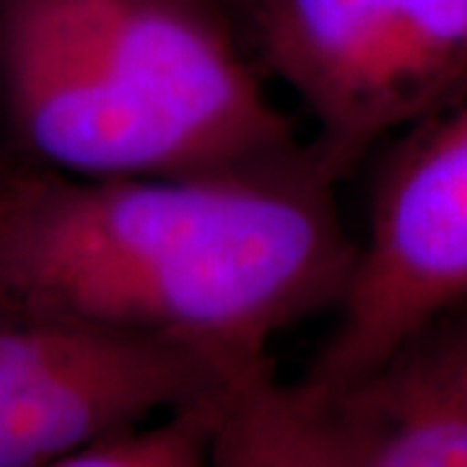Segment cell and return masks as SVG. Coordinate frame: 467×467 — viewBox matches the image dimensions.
<instances>
[{
	"mask_svg": "<svg viewBox=\"0 0 467 467\" xmlns=\"http://www.w3.org/2000/svg\"><path fill=\"white\" fill-rule=\"evenodd\" d=\"M254 371L156 335L0 309V467H45L221 402Z\"/></svg>",
	"mask_w": 467,
	"mask_h": 467,
	"instance_id": "obj_4",
	"label": "cell"
},
{
	"mask_svg": "<svg viewBox=\"0 0 467 467\" xmlns=\"http://www.w3.org/2000/svg\"><path fill=\"white\" fill-rule=\"evenodd\" d=\"M119 86L201 140L221 169H254L309 146L267 97L221 0H36Z\"/></svg>",
	"mask_w": 467,
	"mask_h": 467,
	"instance_id": "obj_5",
	"label": "cell"
},
{
	"mask_svg": "<svg viewBox=\"0 0 467 467\" xmlns=\"http://www.w3.org/2000/svg\"><path fill=\"white\" fill-rule=\"evenodd\" d=\"M0 104L34 167L86 180L226 171L112 81L36 0H0Z\"/></svg>",
	"mask_w": 467,
	"mask_h": 467,
	"instance_id": "obj_6",
	"label": "cell"
},
{
	"mask_svg": "<svg viewBox=\"0 0 467 467\" xmlns=\"http://www.w3.org/2000/svg\"><path fill=\"white\" fill-rule=\"evenodd\" d=\"M226 398L107 436L45 467H208L211 439Z\"/></svg>",
	"mask_w": 467,
	"mask_h": 467,
	"instance_id": "obj_9",
	"label": "cell"
},
{
	"mask_svg": "<svg viewBox=\"0 0 467 467\" xmlns=\"http://www.w3.org/2000/svg\"><path fill=\"white\" fill-rule=\"evenodd\" d=\"M312 150L284 164L86 180L0 169V309L84 319L270 364L346 291L356 236Z\"/></svg>",
	"mask_w": 467,
	"mask_h": 467,
	"instance_id": "obj_1",
	"label": "cell"
},
{
	"mask_svg": "<svg viewBox=\"0 0 467 467\" xmlns=\"http://www.w3.org/2000/svg\"><path fill=\"white\" fill-rule=\"evenodd\" d=\"M467 299V84L395 135L309 382L343 387Z\"/></svg>",
	"mask_w": 467,
	"mask_h": 467,
	"instance_id": "obj_3",
	"label": "cell"
},
{
	"mask_svg": "<svg viewBox=\"0 0 467 467\" xmlns=\"http://www.w3.org/2000/svg\"><path fill=\"white\" fill-rule=\"evenodd\" d=\"M247 11L337 182L467 84V0H250Z\"/></svg>",
	"mask_w": 467,
	"mask_h": 467,
	"instance_id": "obj_2",
	"label": "cell"
},
{
	"mask_svg": "<svg viewBox=\"0 0 467 467\" xmlns=\"http://www.w3.org/2000/svg\"><path fill=\"white\" fill-rule=\"evenodd\" d=\"M208 467H356L325 389L273 367L236 384L218 413Z\"/></svg>",
	"mask_w": 467,
	"mask_h": 467,
	"instance_id": "obj_8",
	"label": "cell"
},
{
	"mask_svg": "<svg viewBox=\"0 0 467 467\" xmlns=\"http://www.w3.org/2000/svg\"><path fill=\"white\" fill-rule=\"evenodd\" d=\"M223 3H236V0H223Z\"/></svg>",
	"mask_w": 467,
	"mask_h": 467,
	"instance_id": "obj_10",
	"label": "cell"
},
{
	"mask_svg": "<svg viewBox=\"0 0 467 467\" xmlns=\"http://www.w3.org/2000/svg\"><path fill=\"white\" fill-rule=\"evenodd\" d=\"M322 389L356 467H467V299L364 377Z\"/></svg>",
	"mask_w": 467,
	"mask_h": 467,
	"instance_id": "obj_7",
	"label": "cell"
}]
</instances>
